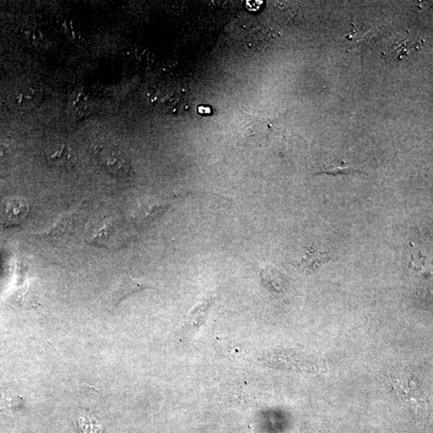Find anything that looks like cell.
I'll return each mask as SVG.
<instances>
[{"mask_svg": "<svg viewBox=\"0 0 433 433\" xmlns=\"http://www.w3.org/2000/svg\"><path fill=\"white\" fill-rule=\"evenodd\" d=\"M261 364L279 370H302L316 372L322 370V361L296 351L286 349L274 350L259 356Z\"/></svg>", "mask_w": 433, "mask_h": 433, "instance_id": "1", "label": "cell"}, {"mask_svg": "<svg viewBox=\"0 0 433 433\" xmlns=\"http://www.w3.org/2000/svg\"><path fill=\"white\" fill-rule=\"evenodd\" d=\"M344 165V163L335 165L334 166L326 168L321 173H326L328 175H337V173H348L349 172L356 171L355 169H351L348 166Z\"/></svg>", "mask_w": 433, "mask_h": 433, "instance_id": "12", "label": "cell"}, {"mask_svg": "<svg viewBox=\"0 0 433 433\" xmlns=\"http://www.w3.org/2000/svg\"><path fill=\"white\" fill-rule=\"evenodd\" d=\"M41 93L34 86L24 85L10 91L7 97V104L10 110L15 112H27L39 104Z\"/></svg>", "mask_w": 433, "mask_h": 433, "instance_id": "3", "label": "cell"}, {"mask_svg": "<svg viewBox=\"0 0 433 433\" xmlns=\"http://www.w3.org/2000/svg\"><path fill=\"white\" fill-rule=\"evenodd\" d=\"M329 259L328 254L323 251H318L316 247L308 249L305 256L302 257L301 265L303 268L309 272L318 268L319 266L327 262Z\"/></svg>", "mask_w": 433, "mask_h": 433, "instance_id": "10", "label": "cell"}, {"mask_svg": "<svg viewBox=\"0 0 433 433\" xmlns=\"http://www.w3.org/2000/svg\"><path fill=\"white\" fill-rule=\"evenodd\" d=\"M74 229V214L64 213L58 216L45 231L35 233V236L42 237H58L70 234Z\"/></svg>", "mask_w": 433, "mask_h": 433, "instance_id": "7", "label": "cell"}, {"mask_svg": "<svg viewBox=\"0 0 433 433\" xmlns=\"http://www.w3.org/2000/svg\"><path fill=\"white\" fill-rule=\"evenodd\" d=\"M79 433H103V427L94 416L88 413H81L78 418Z\"/></svg>", "mask_w": 433, "mask_h": 433, "instance_id": "11", "label": "cell"}, {"mask_svg": "<svg viewBox=\"0 0 433 433\" xmlns=\"http://www.w3.org/2000/svg\"><path fill=\"white\" fill-rule=\"evenodd\" d=\"M95 159L108 173L115 177L126 179L133 175V166L128 155L112 145H100L94 149Z\"/></svg>", "mask_w": 433, "mask_h": 433, "instance_id": "2", "label": "cell"}, {"mask_svg": "<svg viewBox=\"0 0 433 433\" xmlns=\"http://www.w3.org/2000/svg\"><path fill=\"white\" fill-rule=\"evenodd\" d=\"M29 211V205L25 199L8 198L0 205V221L5 227L18 226L26 218Z\"/></svg>", "mask_w": 433, "mask_h": 433, "instance_id": "4", "label": "cell"}, {"mask_svg": "<svg viewBox=\"0 0 433 433\" xmlns=\"http://www.w3.org/2000/svg\"><path fill=\"white\" fill-rule=\"evenodd\" d=\"M151 286L142 280L134 279L129 275H124L113 286L108 296L110 307L115 310L121 302L130 295L145 289L150 288Z\"/></svg>", "mask_w": 433, "mask_h": 433, "instance_id": "5", "label": "cell"}, {"mask_svg": "<svg viewBox=\"0 0 433 433\" xmlns=\"http://www.w3.org/2000/svg\"><path fill=\"white\" fill-rule=\"evenodd\" d=\"M115 233L116 228L111 219H105L91 232L88 242L91 245L108 247Z\"/></svg>", "mask_w": 433, "mask_h": 433, "instance_id": "8", "label": "cell"}, {"mask_svg": "<svg viewBox=\"0 0 433 433\" xmlns=\"http://www.w3.org/2000/svg\"><path fill=\"white\" fill-rule=\"evenodd\" d=\"M24 408V399L13 391H5L0 395V413L13 415Z\"/></svg>", "mask_w": 433, "mask_h": 433, "instance_id": "9", "label": "cell"}, {"mask_svg": "<svg viewBox=\"0 0 433 433\" xmlns=\"http://www.w3.org/2000/svg\"><path fill=\"white\" fill-rule=\"evenodd\" d=\"M10 145L4 142H0V164L8 158L9 154Z\"/></svg>", "mask_w": 433, "mask_h": 433, "instance_id": "13", "label": "cell"}, {"mask_svg": "<svg viewBox=\"0 0 433 433\" xmlns=\"http://www.w3.org/2000/svg\"><path fill=\"white\" fill-rule=\"evenodd\" d=\"M45 159L48 164L54 167L68 169L75 164L77 156L71 146L61 142L51 145L45 151Z\"/></svg>", "mask_w": 433, "mask_h": 433, "instance_id": "6", "label": "cell"}]
</instances>
